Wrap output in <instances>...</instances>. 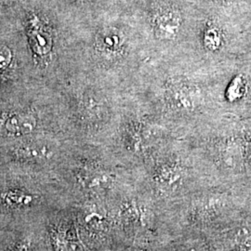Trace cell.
Here are the masks:
<instances>
[{
	"instance_id": "6da1fadb",
	"label": "cell",
	"mask_w": 251,
	"mask_h": 251,
	"mask_svg": "<svg viewBox=\"0 0 251 251\" xmlns=\"http://www.w3.org/2000/svg\"><path fill=\"white\" fill-rule=\"evenodd\" d=\"M153 26L160 38L171 40L179 33L180 16L173 9H162L154 16Z\"/></svg>"
},
{
	"instance_id": "52a82bcc",
	"label": "cell",
	"mask_w": 251,
	"mask_h": 251,
	"mask_svg": "<svg viewBox=\"0 0 251 251\" xmlns=\"http://www.w3.org/2000/svg\"><path fill=\"white\" fill-rule=\"evenodd\" d=\"M245 92V83L242 76L239 75L233 79L228 89V97L231 101H234L236 100L240 99L244 95Z\"/></svg>"
},
{
	"instance_id": "277c9868",
	"label": "cell",
	"mask_w": 251,
	"mask_h": 251,
	"mask_svg": "<svg viewBox=\"0 0 251 251\" xmlns=\"http://www.w3.org/2000/svg\"><path fill=\"white\" fill-rule=\"evenodd\" d=\"M171 96L176 105L184 109L193 107L196 102L194 91L186 86H179V88L173 90Z\"/></svg>"
},
{
	"instance_id": "7a4b0ae2",
	"label": "cell",
	"mask_w": 251,
	"mask_h": 251,
	"mask_svg": "<svg viewBox=\"0 0 251 251\" xmlns=\"http://www.w3.org/2000/svg\"><path fill=\"white\" fill-rule=\"evenodd\" d=\"M182 170L178 165L168 164L162 166L161 168L157 170L154 179L159 184L165 186H171L179 182L182 178Z\"/></svg>"
},
{
	"instance_id": "5b68a950",
	"label": "cell",
	"mask_w": 251,
	"mask_h": 251,
	"mask_svg": "<svg viewBox=\"0 0 251 251\" xmlns=\"http://www.w3.org/2000/svg\"><path fill=\"white\" fill-rule=\"evenodd\" d=\"M203 43L209 50H219L223 45L222 32L217 27H207L203 36Z\"/></svg>"
},
{
	"instance_id": "30bf717a",
	"label": "cell",
	"mask_w": 251,
	"mask_h": 251,
	"mask_svg": "<svg viewBox=\"0 0 251 251\" xmlns=\"http://www.w3.org/2000/svg\"><path fill=\"white\" fill-rule=\"evenodd\" d=\"M12 55L9 48L4 45H0V72L4 71L9 66Z\"/></svg>"
},
{
	"instance_id": "9c48e42d",
	"label": "cell",
	"mask_w": 251,
	"mask_h": 251,
	"mask_svg": "<svg viewBox=\"0 0 251 251\" xmlns=\"http://www.w3.org/2000/svg\"><path fill=\"white\" fill-rule=\"evenodd\" d=\"M6 201L10 206H19V205H25L28 202H30V198L26 197L23 194L18 193H9L6 196Z\"/></svg>"
},
{
	"instance_id": "ba28073f",
	"label": "cell",
	"mask_w": 251,
	"mask_h": 251,
	"mask_svg": "<svg viewBox=\"0 0 251 251\" xmlns=\"http://www.w3.org/2000/svg\"><path fill=\"white\" fill-rule=\"evenodd\" d=\"M120 41H121V38L115 33H106L104 36H102V38H101L102 46L105 49L113 50V51L118 50V48L121 46Z\"/></svg>"
},
{
	"instance_id": "8fae6325",
	"label": "cell",
	"mask_w": 251,
	"mask_h": 251,
	"mask_svg": "<svg viewBox=\"0 0 251 251\" xmlns=\"http://www.w3.org/2000/svg\"><path fill=\"white\" fill-rule=\"evenodd\" d=\"M27 249L25 247H21V248H18L17 250L15 251H26Z\"/></svg>"
},
{
	"instance_id": "3957f363",
	"label": "cell",
	"mask_w": 251,
	"mask_h": 251,
	"mask_svg": "<svg viewBox=\"0 0 251 251\" xmlns=\"http://www.w3.org/2000/svg\"><path fill=\"white\" fill-rule=\"evenodd\" d=\"M36 126V120L29 116L15 115L6 121V128L9 132L18 134H27Z\"/></svg>"
},
{
	"instance_id": "8992f818",
	"label": "cell",
	"mask_w": 251,
	"mask_h": 251,
	"mask_svg": "<svg viewBox=\"0 0 251 251\" xmlns=\"http://www.w3.org/2000/svg\"><path fill=\"white\" fill-rule=\"evenodd\" d=\"M21 153L29 158H47L50 155V151L44 144H26L21 148Z\"/></svg>"
}]
</instances>
